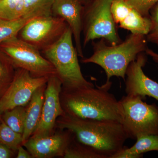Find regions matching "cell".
Wrapping results in <instances>:
<instances>
[{"label":"cell","mask_w":158,"mask_h":158,"mask_svg":"<svg viewBox=\"0 0 158 158\" xmlns=\"http://www.w3.org/2000/svg\"><path fill=\"white\" fill-rule=\"evenodd\" d=\"M149 18L151 26L149 32L146 35L148 42L158 46V2L151 9Z\"/></svg>","instance_id":"obj_23"},{"label":"cell","mask_w":158,"mask_h":158,"mask_svg":"<svg viewBox=\"0 0 158 158\" xmlns=\"http://www.w3.org/2000/svg\"><path fill=\"white\" fill-rule=\"evenodd\" d=\"M27 106H19L4 112L2 119L15 131L22 134L25 123Z\"/></svg>","instance_id":"obj_19"},{"label":"cell","mask_w":158,"mask_h":158,"mask_svg":"<svg viewBox=\"0 0 158 158\" xmlns=\"http://www.w3.org/2000/svg\"><path fill=\"white\" fill-rule=\"evenodd\" d=\"M54 0H0V9L8 19L52 15Z\"/></svg>","instance_id":"obj_15"},{"label":"cell","mask_w":158,"mask_h":158,"mask_svg":"<svg viewBox=\"0 0 158 158\" xmlns=\"http://www.w3.org/2000/svg\"><path fill=\"white\" fill-rule=\"evenodd\" d=\"M2 114L0 113V125H1V123H2Z\"/></svg>","instance_id":"obj_30"},{"label":"cell","mask_w":158,"mask_h":158,"mask_svg":"<svg viewBox=\"0 0 158 158\" xmlns=\"http://www.w3.org/2000/svg\"><path fill=\"white\" fill-rule=\"evenodd\" d=\"M0 18L5 19H7L6 18V16L4 14V12H3L2 10L0 9Z\"/></svg>","instance_id":"obj_29"},{"label":"cell","mask_w":158,"mask_h":158,"mask_svg":"<svg viewBox=\"0 0 158 158\" xmlns=\"http://www.w3.org/2000/svg\"><path fill=\"white\" fill-rule=\"evenodd\" d=\"M112 84L110 81L96 88H62L60 101L65 113L79 118L122 123L124 111L120 101L109 92Z\"/></svg>","instance_id":"obj_1"},{"label":"cell","mask_w":158,"mask_h":158,"mask_svg":"<svg viewBox=\"0 0 158 158\" xmlns=\"http://www.w3.org/2000/svg\"><path fill=\"white\" fill-rule=\"evenodd\" d=\"M48 77H33L28 71L16 69L11 85L0 99V113L19 106H27L34 92L46 85Z\"/></svg>","instance_id":"obj_9"},{"label":"cell","mask_w":158,"mask_h":158,"mask_svg":"<svg viewBox=\"0 0 158 158\" xmlns=\"http://www.w3.org/2000/svg\"><path fill=\"white\" fill-rule=\"evenodd\" d=\"M0 143L16 152L19 147L23 145V135L15 131L2 119L0 125Z\"/></svg>","instance_id":"obj_21"},{"label":"cell","mask_w":158,"mask_h":158,"mask_svg":"<svg viewBox=\"0 0 158 158\" xmlns=\"http://www.w3.org/2000/svg\"><path fill=\"white\" fill-rule=\"evenodd\" d=\"M158 152V135H144L138 137L131 147H124L112 158H142L145 153Z\"/></svg>","instance_id":"obj_17"},{"label":"cell","mask_w":158,"mask_h":158,"mask_svg":"<svg viewBox=\"0 0 158 158\" xmlns=\"http://www.w3.org/2000/svg\"><path fill=\"white\" fill-rule=\"evenodd\" d=\"M111 12L116 24L132 34L146 35L151 26L149 17L142 16L124 0H113Z\"/></svg>","instance_id":"obj_14"},{"label":"cell","mask_w":158,"mask_h":158,"mask_svg":"<svg viewBox=\"0 0 158 158\" xmlns=\"http://www.w3.org/2000/svg\"><path fill=\"white\" fill-rule=\"evenodd\" d=\"M0 51L16 68L28 71L33 77H49L56 75L53 65L40 51L17 36L0 43Z\"/></svg>","instance_id":"obj_7"},{"label":"cell","mask_w":158,"mask_h":158,"mask_svg":"<svg viewBox=\"0 0 158 158\" xmlns=\"http://www.w3.org/2000/svg\"><path fill=\"white\" fill-rule=\"evenodd\" d=\"M17 152V158H33L30 153L27 150L25 149L22 145L19 147Z\"/></svg>","instance_id":"obj_26"},{"label":"cell","mask_w":158,"mask_h":158,"mask_svg":"<svg viewBox=\"0 0 158 158\" xmlns=\"http://www.w3.org/2000/svg\"><path fill=\"white\" fill-rule=\"evenodd\" d=\"M62 84L56 75L49 77L44 94L42 115L38 126L31 137H40L53 134L56 122L65 114L60 101Z\"/></svg>","instance_id":"obj_10"},{"label":"cell","mask_w":158,"mask_h":158,"mask_svg":"<svg viewBox=\"0 0 158 158\" xmlns=\"http://www.w3.org/2000/svg\"><path fill=\"white\" fill-rule=\"evenodd\" d=\"M68 27L62 18L42 15L29 21L17 37L42 52L58 41Z\"/></svg>","instance_id":"obj_8"},{"label":"cell","mask_w":158,"mask_h":158,"mask_svg":"<svg viewBox=\"0 0 158 158\" xmlns=\"http://www.w3.org/2000/svg\"><path fill=\"white\" fill-rule=\"evenodd\" d=\"M79 2H80L83 6L87 5L91 0H78Z\"/></svg>","instance_id":"obj_28"},{"label":"cell","mask_w":158,"mask_h":158,"mask_svg":"<svg viewBox=\"0 0 158 158\" xmlns=\"http://www.w3.org/2000/svg\"><path fill=\"white\" fill-rule=\"evenodd\" d=\"M145 52L139 54L128 67L125 81L127 95L153 98L158 101V83L144 74L143 68L147 61Z\"/></svg>","instance_id":"obj_11"},{"label":"cell","mask_w":158,"mask_h":158,"mask_svg":"<svg viewBox=\"0 0 158 158\" xmlns=\"http://www.w3.org/2000/svg\"><path fill=\"white\" fill-rule=\"evenodd\" d=\"M143 100L139 96L126 95L119 100L124 111L122 124L129 138L158 135V106Z\"/></svg>","instance_id":"obj_6"},{"label":"cell","mask_w":158,"mask_h":158,"mask_svg":"<svg viewBox=\"0 0 158 158\" xmlns=\"http://www.w3.org/2000/svg\"><path fill=\"white\" fill-rule=\"evenodd\" d=\"M73 139L66 148L63 158H103L91 148L81 144L78 141V143L75 142Z\"/></svg>","instance_id":"obj_22"},{"label":"cell","mask_w":158,"mask_h":158,"mask_svg":"<svg viewBox=\"0 0 158 158\" xmlns=\"http://www.w3.org/2000/svg\"><path fill=\"white\" fill-rule=\"evenodd\" d=\"M145 53L146 55H148L150 57H151L155 62L158 63V54L155 52H154L152 50L148 48L145 51Z\"/></svg>","instance_id":"obj_27"},{"label":"cell","mask_w":158,"mask_h":158,"mask_svg":"<svg viewBox=\"0 0 158 158\" xmlns=\"http://www.w3.org/2000/svg\"><path fill=\"white\" fill-rule=\"evenodd\" d=\"M34 18H22L14 19L0 18V43L17 37L24 26Z\"/></svg>","instance_id":"obj_20"},{"label":"cell","mask_w":158,"mask_h":158,"mask_svg":"<svg viewBox=\"0 0 158 158\" xmlns=\"http://www.w3.org/2000/svg\"><path fill=\"white\" fill-rule=\"evenodd\" d=\"M73 39L72 32L69 27L58 41L42 51L43 56L53 65L62 88L94 86L83 76Z\"/></svg>","instance_id":"obj_4"},{"label":"cell","mask_w":158,"mask_h":158,"mask_svg":"<svg viewBox=\"0 0 158 158\" xmlns=\"http://www.w3.org/2000/svg\"><path fill=\"white\" fill-rule=\"evenodd\" d=\"M113 0H91L84 6L83 46L96 39H104L109 44L121 42L111 12Z\"/></svg>","instance_id":"obj_5"},{"label":"cell","mask_w":158,"mask_h":158,"mask_svg":"<svg viewBox=\"0 0 158 158\" xmlns=\"http://www.w3.org/2000/svg\"><path fill=\"white\" fill-rule=\"evenodd\" d=\"M46 85L36 90L27 105L25 123L23 134V144L31 138L40 121Z\"/></svg>","instance_id":"obj_16"},{"label":"cell","mask_w":158,"mask_h":158,"mask_svg":"<svg viewBox=\"0 0 158 158\" xmlns=\"http://www.w3.org/2000/svg\"><path fill=\"white\" fill-rule=\"evenodd\" d=\"M15 152L6 145L0 143V158H12Z\"/></svg>","instance_id":"obj_25"},{"label":"cell","mask_w":158,"mask_h":158,"mask_svg":"<svg viewBox=\"0 0 158 158\" xmlns=\"http://www.w3.org/2000/svg\"><path fill=\"white\" fill-rule=\"evenodd\" d=\"M73 134L66 132L40 137H31L23 144L33 158L63 157L66 148L73 140Z\"/></svg>","instance_id":"obj_12"},{"label":"cell","mask_w":158,"mask_h":158,"mask_svg":"<svg viewBox=\"0 0 158 158\" xmlns=\"http://www.w3.org/2000/svg\"><path fill=\"white\" fill-rule=\"evenodd\" d=\"M146 35L131 33L123 41L111 45L104 39L93 42V53L89 58H83L84 63H94L104 70L106 82L112 77L125 80L126 73L130 63L135 60L139 54L147 49Z\"/></svg>","instance_id":"obj_3"},{"label":"cell","mask_w":158,"mask_h":158,"mask_svg":"<svg viewBox=\"0 0 158 158\" xmlns=\"http://www.w3.org/2000/svg\"><path fill=\"white\" fill-rule=\"evenodd\" d=\"M142 16L149 17L150 11L158 0H124Z\"/></svg>","instance_id":"obj_24"},{"label":"cell","mask_w":158,"mask_h":158,"mask_svg":"<svg viewBox=\"0 0 158 158\" xmlns=\"http://www.w3.org/2000/svg\"><path fill=\"white\" fill-rule=\"evenodd\" d=\"M84 6L78 0H54L52 7V15L63 19L71 30L76 49L82 59L84 56L81 35Z\"/></svg>","instance_id":"obj_13"},{"label":"cell","mask_w":158,"mask_h":158,"mask_svg":"<svg viewBox=\"0 0 158 158\" xmlns=\"http://www.w3.org/2000/svg\"><path fill=\"white\" fill-rule=\"evenodd\" d=\"M56 127L71 132L77 141L91 148L103 158H112L124 148L129 138L118 122L82 118L66 113L57 119Z\"/></svg>","instance_id":"obj_2"},{"label":"cell","mask_w":158,"mask_h":158,"mask_svg":"<svg viewBox=\"0 0 158 158\" xmlns=\"http://www.w3.org/2000/svg\"><path fill=\"white\" fill-rule=\"evenodd\" d=\"M16 69L10 59L0 51V99L11 85Z\"/></svg>","instance_id":"obj_18"}]
</instances>
